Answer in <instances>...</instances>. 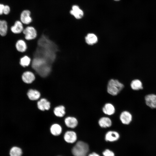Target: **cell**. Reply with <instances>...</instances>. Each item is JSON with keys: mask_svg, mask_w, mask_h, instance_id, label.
I'll use <instances>...</instances> for the list:
<instances>
[{"mask_svg": "<svg viewBox=\"0 0 156 156\" xmlns=\"http://www.w3.org/2000/svg\"><path fill=\"white\" fill-rule=\"evenodd\" d=\"M124 85L117 79H111L108 81L107 91L110 94L115 96L117 95L123 89Z\"/></svg>", "mask_w": 156, "mask_h": 156, "instance_id": "6da1fadb", "label": "cell"}, {"mask_svg": "<svg viewBox=\"0 0 156 156\" xmlns=\"http://www.w3.org/2000/svg\"><path fill=\"white\" fill-rule=\"evenodd\" d=\"M89 150L88 144L82 141L78 142L72 149L74 156H86Z\"/></svg>", "mask_w": 156, "mask_h": 156, "instance_id": "7a4b0ae2", "label": "cell"}, {"mask_svg": "<svg viewBox=\"0 0 156 156\" xmlns=\"http://www.w3.org/2000/svg\"><path fill=\"white\" fill-rule=\"evenodd\" d=\"M22 34L24 35V40L26 41L34 40L38 36L36 29L34 26L31 25L27 26L25 27Z\"/></svg>", "mask_w": 156, "mask_h": 156, "instance_id": "3957f363", "label": "cell"}, {"mask_svg": "<svg viewBox=\"0 0 156 156\" xmlns=\"http://www.w3.org/2000/svg\"><path fill=\"white\" fill-rule=\"evenodd\" d=\"M22 81L26 84L32 83L35 80L36 76L33 72L27 70L24 71L21 76Z\"/></svg>", "mask_w": 156, "mask_h": 156, "instance_id": "277c9868", "label": "cell"}, {"mask_svg": "<svg viewBox=\"0 0 156 156\" xmlns=\"http://www.w3.org/2000/svg\"><path fill=\"white\" fill-rule=\"evenodd\" d=\"M15 47L16 50L18 52L24 53L27 51V45L25 40L22 39H18L16 42Z\"/></svg>", "mask_w": 156, "mask_h": 156, "instance_id": "5b68a950", "label": "cell"}, {"mask_svg": "<svg viewBox=\"0 0 156 156\" xmlns=\"http://www.w3.org/2000/svg\"><path fill=\"white\" fill-rule=\"evenodd\" d=\"M146 105L151 109H156V94H149L144 97Z\"/></svg>", "mask_w": 156, "mask_h": 156, "instance_id": "8992f818", "label": "cell"}, {"mask_svg": "<svg viewBox=\"0 0 156 156\" xmlns=\"http://www.w3.org/2000/svg\"><path fill=\"white\" fill-rule=\"evenodd\" d=\"M20 21L24 24L28 25L32 21V19L31 16V12L28 10L23 11L20 15Z\"/></svg>", "mask_w": 156, "mask_h": 156, "instance_id": "52a82bcc", "label": "cell"}, {"mask_svg": "<svg viewBox=\"0 0 156 156\" xmlns=\"http://www.w3.org/2000/svg\"><path fill=\"white\" fill-rule=\"evenodd\" d=\"M120 119L123 124L128 125L130 123L132 120V116L131 114L129 111H124L120 114Z\"/></svg>", "mask_w": 156, "mask_h": 156, "instance_id": "ba28073f", "label": "cell"}, {"mask_svg": "<svg viewBox=\"0 0 156 156\" xmlns=\"http://www.w3.org/2000/svg\"><path fill=\"white\" fill-rule=\"evenodd\" d=\"M24 28L23 24L20 21H16L14 25L11 26L10 29L12 32L15 34H21Z\"/></svg>", "mask_w": 156, "mask_h": 156, "instance_id": "9c48e42d", "label": "cell"}, {"mask_svg": "<svg viewBox=\"0 0 156 156\" xmlns=\"http://www.w3.org/2000/svg\"><path fill=\"white\" fill-rule=\"evenodd\" d=\"M70 13L76 19H78L81 18L84 15L83 11L77 5H73L72 6Z\"/></svg>", "mask_w": 156, "mask_h": 156, "instance_id": "30bf717a", "label": "cell"}, {"mask_svg": "<svg viewBox=\"0 0 156 156\" xmlns=\"http://www.w3.org/2000/svg\"><path fill=\"white\" fill-rule=\"evenodd\" d=\"M120 138L118 132L114 131H107L105 136V140L106 141L113 142L117 140Z\"/></svg>", "mask_w": 156, "mask_h": 156, "instance_id": "8fae6325", "label": "cell"}, {"mask_svg": "<svg viewBox=\"0 0 156 156\" xmlns=\"http://www.w3.org/2000/svg\"><path fill=\"white\" fill-rule=\"evenodd\" d=\"M76 133L74 131H66L64 135V140L67 143H73L77 139Z\"/></svg>", "mask_w": 156, "mask_h": 156, "instance_id": "7c38bea8", "label": "cell"}, {"mask_svg": "<svg viewBox=\"0 0 156 156\" xmlns=\"http://www.w3.org/2000/svg\"><path fill=\"white\" fill-rule=\"evenodd\" d=\"M37 105L38 108L42 111L48 110L50 107V103L44 98L40 99L38 102Z\"/></svg>", "mask_w": 156, "mask_h": 156, "instance_id": "4fadbf2b", "label": "cell"}, {"mask_svg": "<svg viewBox=\"0 0 156 156\" xmlns=\"http://www.w3.org/2000/svg\"><path fill=\"white\" fill-rule=\"evenodd\" d=\"M103 113L108 115H112L115 112V108L114 105L110 103H105L102 108Z\"/></svg>", "mask_w": 156, "mask_h": 156, "instance_id": "5bb4252c", "label": "cell"}, {"mask_svg": "<svg viewBox=\"0 0 156 156\" xmlns=\"http://www.w3.org/2000/svg\"><path fill=\"white\" fill-rule=\"evenodd\" d=\"M98 124L101 127L105 128L110 127L112 125V122L109 117H103L99 120Z\"/></svg>", "mask_w": 156, "mask_h": 156, "instance_id": "9a60e30c", "label": "cell"}, {"mask_svg": "<svg viewBox=\"0 0 156 156\" xmlns=\"http://www.w3.org/2000/svg\"><path fill=\"white\" fill-rule=\"evenodd\" d=\"M64 122L67 127L71 128H75L78 124V121L77 118L71 116L66 118L64 120Z\"/></svg>", "mask_w": 156, "mask_h": 156, "instance_id": "2e32d148", "label": "cell"}, {"mask_svg": "<svg viewBox=\"0 0 156 156\" xmlns=\"http://www.w3.org/2000/svg\"><path fill=\"white\" fill-rule=\"evenodd\" d=\"M31 61L32 59L29 56L27 55H24L20 58L19 64L22 67L26 68L30 65Z\"/></svg>", "mask_w": 156, "mask_h": 156, "instance_id": "e0dca14e", "label": "cell"}, {"mask_svg": "<svg viewBox=\"0 0 156 156\" xmlns=\"http://www.w3.org/2000/svg\"><path fill=\"white\" fill-rule=\"evenodd\" d=\"M27 94L29 99L32 101L38 99L40 96V94L39 92L37 90L32 89L28 90Z\"/></svg>", "mask_w": 156, "mask_h": 156, "instance_id": "ac0fdd59", "label": "cell"}, {"mask_svg": "<svg viewBox=\"0 0 156 156\" xmlns=\"http://www.w3.org/2000/svg\"><path fill=\"white\" fill-rule=\"evenodd\" d=\"M86 42L88 45H92L98 41L97 36L94 34L89 33L85 38Z\"/></svg>", "mask_w": 156, "mask_h": 156, "instance_id": "d6986e66", "label": "cell"}, {"mask_svg": "<svg viewBox=\"0 0 156 156\" xmlns=\"http://www.w3.org/2000/svg\"><path fill=\"white\" fill-rule=\"evenodd\" d=\"M130 86L131 89L134 90H138L143 88L142 83L138 79H135L132 81Z\"/></svg>", "mask_w": 156, "mask_h": 156, "instance_id": "ffe728a7", "label": "cell"}, {"mask_svg": "<svg viewBox=\"0 0 156 156\" xmlns=\"http://www.w3.org/2000/svg\"><path fill=\"white\" fill-rule=\"evenodd\" d=\"M8 30V23L4 20H0V35L5 36L7 33Z\"/></svg>", "mask_w": 156, "mask_h": 156, "instance_id": "44dd1931", "label": "cell"}, {"mask_svg": "<svg viewBox=\"0 0 156 156\" xmlns=\"http://www.w3.org/2000/svg\"><path fill=\"white\" fill-rule=\"evenodd\" d=\"M50 130L52 135L54 136H58L61 133L62 128L59 125L54 124L51 127Z\"/></svg>", "mask_w": 156, "mask_h": 156, "instance_id": "7402d4cb", "label": "cell"}, {"mask_svg": "<svg viewBox=\"0 0 156 156\" xmlns=\"http://www.w3.org/2000/svg\"><path fill=\"white\" fill-rule=\"evenodd\" d=\"M53 112L56 116L60 117H63L66 113L65 108L62 105L59 106L55 107Z\"/></svg>", "mask_w": 156, "mask_h": 156, "instance_id": "603a6c76", "label": "cell"}, {"mask_svg": "<svg viewBox=\"0 0 156 156\" xmlns=\"http://www.w3.org/2000/svg\"><path fill=\"white\" fill-rule=\"evenodd\" d=\"M22 154V149L17 146L12 147L10 151L9 155L10 156H21Z\"/></svg>", "mask_w": 156, "mask_h": 156, "instance_id": "cb8c5ba5", "label": "cell"}, {"mask_svg": "<svg viewBox=\"0 0 156 156\" xmlns=\"http://www.w3.org/2000/svg\"><path fill=\"white\" fill-rule=\"evenodd\" d=\"M103 154L104 156H115L114 153L108 149H106L104 151Z\"/></svg>", "mask_w": 156, "mask_h": 156, "instance_id": "d4e9b609", "label": "cell"}, {"mask_svg": "<svg viewBox=\"0 0 156 156\" xmlns=\"http://www.w3.org/2000/svg\"><path fill=\"white\" fill-rule=\"evenodd\" d=\"M10 11V8L7 5H5L3 9V14L5 15L8 14Z\"/></svg>", "mask_w": 156, "mask_h": 156, "instance_id": "484cf974", "label": "cell"}, {"mask_svg": "<svg viewBox=\"0 0 156 156\" xmlns=\"http://www.w3.org/2000/svg\"><path fill=\"white\" fill-rule=\"evenodd\" d=\"M5 5L0 3V15L3 14V9Z\"/></svg>", "mask_w": 156, "mask_h": 156, "instance_id": "4316f807", "label": "cell"}, {"mask_svg": "<svg viewBox=\"0 0 156 156\" xmlns=\"http://www.w3.org/2000/svg\"><path fill=\"white\" fill-rule=\"evenodd\" d=\"M88 156H100L94 152L88 155Z\"/></svg>", "mask_w": 156, "mask_h": 156, "instance_id": "83f0119b", "label": "cell"}, {"mask_svg": "<svg viewBox=\"0 0 156 156\" xmlns=\"http://www.w3.org/2000/svg\"><path fill=\"white\" fill-rule=\"evenodd\" d=\"M114 0L115 1H119L120 0Z\"/></svg>", "mask_w": 156, "mask_h": 156, "instance_id": "f1b7e54d", "label": "cell"}]
</instances>
